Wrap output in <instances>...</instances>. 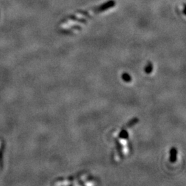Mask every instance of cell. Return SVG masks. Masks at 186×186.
<instances>
[{"instance_id":"obj_1","label":"cell","mask_w":186,"mask_h":186,"mask_svg":"<svg viewBox=\"0 0 186 186\" xmlns=\"http://www.w3.org/2000/svg\"><path fill=\"white\" fill-rule=\"evenodd\" d=\"M170 161L172 163L175 162L177 161V151L176 148H172L170 152Z\"/></svg>"},{"instance_id":"obj_2","label":"cell","mask_w":186,"mask_h":186,"mask_svg":"<svg viewBox=\"0 0 186 186\" xmlns=\"http://www.w3.org/2000/svg\"><path fill=\"white\" fill-rule=\"evenodd\" d=\"M122 79H123L125 81H126V82H130L132 78L131 76H130V74H128V73H123L122 74Z\"/></svg>"},{"instance_id":"obj_3","label":"cell","mask_w":186,"mask_h":186,"mask_svg":"<svg viewBox=\"0 0 186 186\" xmlns=\"http://www.w3.org/2000/svg\"><path fill=\"white\" fill-rule=\"evenodd\" d=\"M152 64H151L150 62H149L148 65H147V66L145 68V72H146V73L149 74V73H150L151 72H152Z\"/></svg>"}]
</instances>
